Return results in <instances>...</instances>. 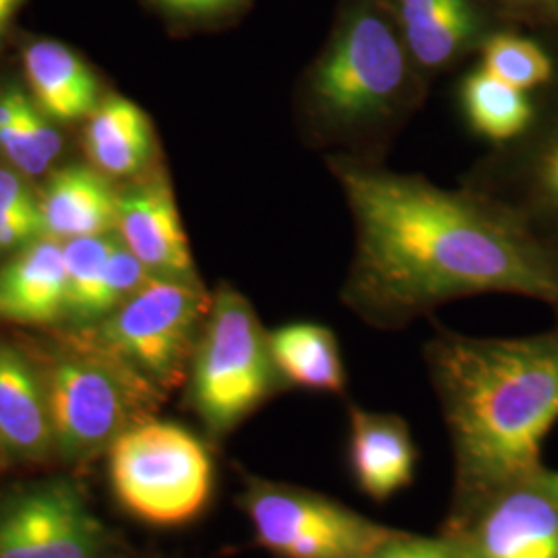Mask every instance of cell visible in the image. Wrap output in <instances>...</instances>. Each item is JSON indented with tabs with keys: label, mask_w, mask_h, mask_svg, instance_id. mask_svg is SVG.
<instances>
[{
	"label": "cell",
	"mask_w": 558,
	"mask_h": 558,
	"mask_svg": "<svg viewBox=\"0 0 558 558\" xmlns=\"http://www.w3.org/2000/svg\"><path fill=\"white\" fill-rule=\"evenodd\" d=\"M354 220L341 302L377 329H401L451 300L518 294L558 315V259L499 203L354 156L331 158Z\"/></svg>",
	"instance_id": "cell-1"
},
{
	"label": "cell",
	"mask_w": 558,
	"mask_h": 558,
	"mask_svg": "<svg viewBox=\"0 0 558 558\" xmlns=\"http://www.w3.org/2000/svg\"><path fill=\"white\" fill-rule=\"evenodd\" d=\"M453 456L445 523L539 472L558 422V323L523 338H472L439 329L424 345Z\"/></svg>",
	"instance_id": "cell-2"
},
{
	"label": "cell",
	"mask_w": 558,
	"mask_h": 558,
	"mask_svg": "<svg viewBox=\"0 0 558 558\" xmlns=\"http://www.w3.org/2000/svg\"><path fill=\"white\" fill-rule=\"evenodd\" d=\"M408 81L405 44L383 13L362 4L339 25L308 75L304 108L325 135H360L398 114Z\"/></svg>",
	"instance_id": "cell-3"
},
{
	"label": "cell",
	"mask_w": 558,
	"mask_h": 558,
	"mask_svg": "<svg viewBox=\"0 0 558 558\" xmlns=\"http://www.w3.org/2000/svg\"><path fill=\"white\" fill-rule=\"evenodd\" d=\"M286 387L251 302L221 288L189 368V401L201 424L214 439L226 437Z\"/></svg>",
	"instance_id": "cell-4"
},
{
	"label": "cell",
	"mask_w": 558,
	"mask_h": 558,
	"mask_svg": "<svg viewBox=\"0 0 558 558\" xmlns=\"http://www.w3.org/2000/svg\"><path fill=\"white\" fill-rule=\"evenodd\" d=\"M120 502L141 521L174 527L199 518L214 495V461L203 440L170 420L133 422L108 447Z\"/></svg>",
	"instance_id": "cell-5"
},
{
	"label": "cell",
	"mask_w": 558,
	"mask_h": 558,
	"mask_svg": "<svg viewBox=\"0 0 558 558\" xmlns=\"http://www.w3.org/2000/svg\"><path fill=\"white\" fill-rule=\"evenodd\" d=\"M211 296L199 281L151 278L101 320V348L158 391L189 377Z\"/></svg>",
	"instance_id": "cell-6"
},
{
	"label": "cell",
	"mask_w": 558,
	"mask_h": 558,
	"mask_svg": "<svg viewBox=\"0 0 558 558\" xmlns=\"http://www.w3.org/2000/svg\"><path fill=\"white\" fill-rule=\"evenodd\" d=\"M240 507L276 558H368L396 532L331 497L257 476L246 478Z\"/></svg>",
	"instance_id": "cell-7"
},
{
	"label": "cell",
	"mask_w": 558,
	"mask_h": 558,
	"mask_svg": "<svg viewBox=\"0 0 558 558\" xmlns=\"http://www.w3.org/2000/svg\"><path fill=\"white\" fill-rule=\"evenodd\" d=\"M544 48L553 77L530 94L534 114L527 129L495 145L465 189L499 203L558 259V41Z\"/></svg>",
	"instance_id": "cell-8"
},
{
	"label": "cell",
	"mask_w": 558,
	"mask_h": 558,
	"mask_svg": "<svg viewBox=\"0 0 558 558\" xmlns=\"http://www.w3.org/2000/svg\"><path fill=\"white\" fill-rule=\"evenodd\" d=\"M54 449L66 461H85L108 449L137 420L133 410L160 393L129 366L98 359H60L48 379Z\"/></svg>",
	"instance_id": "cell-9"
},
{
	"label": "cell",
	"mask_w": 558,
	"mask_h": 558,
	"mask_svg": "<svg viewBox=\"0 0 558 558\" xmlns=\"http://www.w3.org/2000/svg\"><path fill=\"white\" fill-rule=\"evenodd\" d=\"M468 558H558V500L536 476L482 500L465 518L442 523Z\"/></svg>",
	"instance_id": "cell-10"
},
{
	"label": "cell",
	"mask_w": 558,
	"mask_h": 558,
	"mask_svg": "<svg viewBox=\"0 0 558 558\" xmlns=\"http://www.w3.org/2000/svg\"><path fill=\"white\" fill-rule=\"evenodd\" d=\"M104 536L80 493L54 482L0 507V558H98Z\"/></svg>",
	"instance_id": "cell-11"
},
{
	"label": "cell",
	"mask_w": 558,
	"mask_h": 558,
	"mask_svg": "<svg viewBox=\"0 0 558 558\" xmlns=\"http://www.w3.org/2000/svg\"><path fill=\"white\" fill-rule=\"evenodd\" d=\"M117 234L156 278L199 281L177 201L163 177L120 195Z\"/></svg>",
	"instance_id": "cell-12"
},
{
	"label": "cell",
	"mask_w": 558,
	"mask_h": 558,
	"mask_svg": "<svg viewBox=\"0 0 558 558\" xmlns=\"http://www.w3.org/2000/svg\"><path fill=\"white\" fill-rule=\"evenodd\" d=\"M348 424V465L360 493L385 502L410 488L418 465V447L410 424L398 414L359 405L350 408Z\"/></svg>",
	"instance_id": "cell-13"
},
{
	"label": "cell",
	"mask_w": 558,
	"mask_h": 558,
	"mask_svg": "<svg viewBox=\"0 0 558 558\" xmlns=\"http://www.w3.org/2000/svg\"><path fill=\"white\" fill-rule=\"evenodd\" d=\"M66 317L64 244L41 234L0 269V319L50 325Z\"/></svg>",
	"instance_id": "cell-14"
},
{
	"label": "cell",
	"mask_w": 558,
	"mask_h": 558,
	"mask_svg": "<svg viewBox=\"0 0 558 558\" xmlns=\"http://www.w3.org/2000/svg\"><path fill=\"white\" fill-rule=\"evenodd\" d=\"M54 447L48 391L27 359L0 343V451L40 459Z\"/></svg>",
	"instance_id": "cell-15"
},
{
	"label": "cell",
	"mask_w": 558,
	"mask_h": 558,
	"mask_svg": "<svg viewBox=\"0 0 558 558\" xmlns=\"http://www.w3.org/2000/svg\"><path fill=\"white\" fill-rule=\"evenodd\" d=\"M119 199L110 182L87 166H69L48 180L40 199L44 234L71 240L114 232Z\"/></svg>",
	"instance_id": "cell-16"
},
{
	"label": "cell",
	"mask_w": 558,
	"mask_h": 558,
	"mask_svg": "<svg viewBox=\"0 0 558 558\" xmlns=\"http://www.w3.org/2000/svg\"><path fill=\"white\" fill-rule=\"evenodd\" d=\"M34 101L50 119H89L100 104V85L85 60L59 41H34L23 52Z\"/></svg>",
	"instance_id": "cell-17"
},
{
	"label": "cell",
	"mask_w": 558,
	"mask_h": 558,
	"mask_svg": "<svg viewBox=\"0 0 558 558\" xmlns=\"http://www.w3.org/2000/svg\"><path fill=\"white\" fill-rule=\"evenodd\" d=\"M401 40L422 69H440L478 32L472 0H396Z\"/></svg>",
	"instance_id": "cell-18"
},
{
	"label": "cell",
	"mask_w": 558,
	"mask_h": 558,
	"mask_svg": "<svg viewBox=\"0 0 558 558\" xmlns=\"http://www.w3.org/2000/svg\"><path fill=\"white\" fill-rule=\"evenodd\" d=\"M85 149L101 174L133 177L154 158V126L137 104L112 96L92 112Z\"/></svg>",
	"instance_id": "cell-19"
},
{
	"label": "cell",
	"mask_w": 558,
	"mask_h": 558,
	"mask_svg": "<svg viewBox=\"0 0 558 558\" xmlns=\"http://www.w3.org/2000/svg\"><path fill=\"white\" fill-rule=\"evenodd\" d=\"M271 359L288 387L343 396L345 368L336 333L320 323H288L269 333Z\"/></svg>",
	"instance_id": "cell-20"
},
{
	"label": "cell",
	"mask_w": 558,
	"mask_h": 558,
	"mask_svg": "<svg viewBox=\"0 0 558 558\" xmlns=\"http://www.w3.org/2000/svg\"><path fill=\"white\" fill-rule=\"evenodd\" d=\"M461 101L472 129L495 145L518 140L534 114L530 94L490 75L482 66L463 81Z\"/></svg>",
	"instance_id": "cell-21"
},
{
	"label": "cell",
	"mask_w": 558,
	"mask_h": 558,
	"mask_svg": "<svg viewBox=\"0 0 558 558\" xmlns=\"http://www.w3.org/2000/svg\"><path fill=\"white\" fill-rule=\"evenodd\" d=\"M62 244L66 263V317L89 323L104 271L122 240L119 234L108 232L66 240Z\"/></svg>",
	"instance_id": "cell-22"
},
{
	"label": "cell",
	"mask_w": 558,
	"mask_h": 558,
	"mask_svg": "<svg viewBox=\"0 0 558 558\" xmlns=\"http://www.w3.org/2000/svg\"><path fill=\"white\" fill-rule=\"evenodd\" d=\"M482 69L532 94L553 77V59L536 40L518 34H495L482 46Z\"/></svg>",
	"instance_id": "cell-23"
},
{
	"label": "cell",
	"mask_w": 558,
	"mask_h": 558,
	"mask_svg": "<svg viewBox=\"0 0 558 558\" xmlns=\"http://www.w3.org/2000/svg\"><path fill=\"white\" fill-rule=\"evenodd\" d=\"M151 278L156 276L122 242L108 260V267L104 271L98 294L92 306L89 323L112 315Z\"/></svg>",
	"instance_id": "cell-24"
},
{
	"label": "cell",
	"mask_w": 558,
	"mask_h": 558,
	"mask_svg": "<svg viewBox=\"0 0 558 558\" xmlns=\"http://www.w3.org/2000/svg\"><path fill=\"white\" fill-rule=\"evenodd\" d=\"M29 98L21 89L0 94V151L27 177H40L50 166L32 149L25 129V110Z\"/></svg>",
	"instance_id": "cell-25"
},
{
	"label": "cell",
	"mask_w": 558,
	"mask_h": 558,
	"mask_svg": "<svg viewBox=\"0 0 558 558\" xmlns=\"http://www.w3.org/2000/svg\"><path fill=\"white\" fill-rule=\"evenodd\" d=\"M368 558H468L447 536H420L396 530Z\"/></svg>",
	"instance_id": "cell-26"
},
{
	"label": "cell",
	"mask_w": 558,
	"mask_h": 558,
	"mask_svg": "<svg viewBox=\"0 0 558 558\" xmlns=\"http://www.w3.org/2000/svg\"><path fill=\"white\" fill-rule=\"evenodd\" d=\"M38 211H40V201L34 197L25 180L13 170L0 166V221L27 216V214H38Z\"/></svg>",
	"instance_id": "cell-27"
},
{
	"label": "cell",
	"mask_w": 558,
	"mask_h": 558,
	"mask_svg": "<svg viewBox=\"0 0 558 558\" xmlns=\"http://www.w3.org/2000/svg\"><path fill=\"white\" fill-rule=\"evenodd\" d=\"M25 129H27V140L32 149L40 156L41 160L48 166L59 158L62 149V140L59 131L52 126L50 117L41 112L36 101L29 100L27 110H25Z\"/></svg>",
	"instance_id": "cell-28"
},
{
	"label": "cell",
	"mask_w": 558,
	"mask_h": 558,
	"mask_svg": "<svg viewBox=\"0 0 558 558\" xmlns=\"http://www.w3.org/2000/svg\"><path fill=\"white\" fill-rule=\"evenodd\" d=\"M161 2L172 11H179L184 15H209L236 4L239 0H161Z\"/></svg>",
	"instance_id": "cell-29"
},
{
	"label": "cell",
	"mask_w": 558,
	"mask_h": 558,
	"mask_svg": "<svg viewBox=\"0 0 558 558\" xmlns=\"http://www.w3.org/2000/svg\"><path fill=\"white\" fill-rule=\"evenodd\" d=\"M539 486L558 500V472L557 470H548L546 465L539 468L538 474H536Z\"/></svg>",
	"instance_id": "cell-30"
},
{
	"label": "cell",
	"mask_w": 558,
	"mask_h": 558,
	"mask_svg": "<svg viewBox=\"0 0 558 558\" xmlns=\"http://www.w3.org/2000/svg\"><path fill=\"white\" fill-rule=\"evenodd\" d=\"M21 2H23V0H0V36H2L4 29L9 27L11 20L15 17Z\"/></svg>",
	"instance_id": "cell-31"
}]
</instances>
